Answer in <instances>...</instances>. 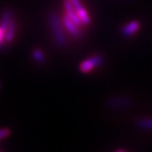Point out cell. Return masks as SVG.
Listing matches in <instances>:
<instances>
[{"instance_id": "obj_1", "label": "cell", "mask_w": 152, "mask_h": 152, "mask_svg": "<svg viewBox=\"0 0 152 152\" xmlns=\"http://www.w3.org/2000/svg\"><path fill=\"white\" fill-rule=\"evenodd\" d=\"M48 21L56 44L59 48H64L67 45V38L61 19L56 13L51 12L48 15Z\"/></svg>"}, {"instance_id": "obj_2", "label": "cell", "mask_w": 152, "mask_h": 152, "mask_svg": "<svg viewBox=\"0 0 152 152\" xmlns=\"http://www.w3.org/2000/svg\"><path fill=\"white\" fill-rule=\"evenodd\" d=\"M103 63V58L100 55H94L92 57L84 60L80 64V70L82 73H90L95 68L100 66Z\"/></svg>"}, {"instance_id": "obj_3", "label": "cell", "mask_w": 152, "mask_h": 152, "mask_svg": "<svg viewBox=\"0 0 152 152\" xmlns=\"http://www.w3.org/2000/svg\"><path fill=\"white\" fill-rule=\"evenodd\" d=\"M61 20H62L63 26H64V30L67 31L69 35H71L73 37H81L82 34L81 31H80V26H77L75 22L73 21L71 19H69L67 15L64 14V16L62 17Z\"/></svg>"}, {"instance_id": "obj_4", "label": "cell", "mask_w": 152, "mask_h": 152, "mask_svg": "<svg viewBox=\"0 0 152 152\" xmlns=\"http://www.w3.org/2000/svg\"><path fill=\"white\" fill-rule=\"evenodd\" d=\"M69 1L72 4V5L74 6L78 16L81 20L82 25H86V26L89 25L91 23V18L86 10L82 5L80 0H69Z\"/></svg>"}, {"instance_id": "obj_5", "label": "cell", "mask_w": 152, "mask_h": 152, "mask_svg": "<svg viewBox=\"0 0 152 152\" xmlns=\"http://www.w3.org/2000/svg\"><path fill=\"white\" fill-rule=\"evenodd\" d=\"M64 8L65 10V15H67L69 19H71L75 23L77 26H79L80 27L82 26L81 20H80V18L78 16L77 13H76L75 10L74 8V6L72 5L70 2L69 0H64Z\"/></svg>"}, {"instance_id": "obj_6", "label": "cell", "mask_w": 152, "mask_h": 152, "mask_svg": "<svg viewBox=\"0 0 152 152\" xmlns=\"http://www.w3.org/2000/svg\"><path fill=\"white\" fill-rule=\"evenodd\" d=\"M140 28V23L137 20H133V21L128 23L122 29V33L125 37H130L134 35L139 29Z\"/></svg>"}, {"instance_id": "obj_7", "label": "cell", "mask_w": 152, "mask_h": 152, "mask_svg": "<svg viewBox=\"0 0 152 152\" xmlns=\"http://www.w3.org/2000/svg\"><path fill=\"white\" fill-rule=\"evenodd\" d=\"M15 32H16V22L14 18L4 31V38L6 42H11L14 40Z\"/></svg>"}, {"instance_id": "obj_8", "label": "cell", "mask_w": 152, "mask_h": 152, "mask_svg": "<svg viewBox=\"0 0 152 152\" xmlns=\"http://www.w3.org/2000/svg\"><path fill=\"white\" fill-rule=\"evenodd\" d=\"M13 19H14L13 13L10 10H6L2 13L0 19V26L4 30V31H5L6 28L8 27V26L10 25V23L12 21Z\"/></svg>"}, {"instance_id": "obj_9", "label": "cell", "mask_w": 152, "mask_h": 152, "mask_svg": "<svg viewBox=\"0 0 152 152\" xmlns=\"http://www.w3.org/2000/svg\"><path fill=\"white\" fill-rule=\"evenodd\" d=\"M110 107L113 108H123L124 107H129L131 104V101L129 98H115L108 102Z\"/></svg>"}, {"instance_id": "obj_10", "label": "cell", "mask_w": 152, "mask_h": 152, "mask_svg": "<svg viewBox=\"0 0 152 152\" xmlns=\"http://www.w3.org/2000/svg\"><path fill=\"white\" fill-rule=\"evenodd\" d=\"M136 126L142 130H152V118H142L136 120Z\"/></svg>"}, {"instance_id": "obj_11", "label": "cell", "mask_w": 152, "mask_h": 152, "mask_svg": "<svg viewBox=\"0 0 152 152\" xmlns=\"http://www.w3.org/2000/svg\"><path fill=\"white\" fill-rule=\"evenodd\" d=\"M33 58L38 63H42L45 60V55L41 49H35L33 51Z\"/></svg>"}, {"instance_id": "obj_12", "label": "cell", "mask_w": 152, "mask_h": 152, "mask_svg": "<svg viewBox=\"0 0 152 152\" xmlns=\"http://www.w3.org/2000/svg\"><path fill=\"white\" fill-rule=\"evenodd\" d=\"M11 131L10 129L8 128H2L0 129V140L5 139V138H8L9 136L10 135Z\"/></svg>"}, {"instance_id": "obj_13", "label": "cell", "mask_w": 152, "mask_h": 152, "mask_svg": "<svg viewBox=\"0 0 152 152\" xmlns=\"http://www.w3.org/2000/svg\"><path fill=\"white\" fill-rule=\"evenodd\" d=\"M4 42H5V38H4V30L0 26V46L4 43Z\"/></svg>"}]
</instances>
